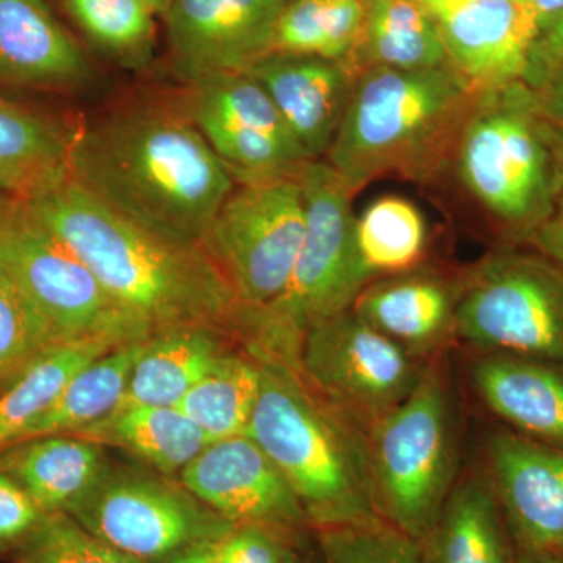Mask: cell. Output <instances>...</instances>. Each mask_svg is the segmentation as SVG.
Masks as SVG:
<instances>
[{"mask_svg":"<svg viewBox=\"0 0 563 563\" xmlns=\"http://www.w3.org/2000/svg\"><path fill=\"white\" fill-rule=\"evenodd\" d=\"M69 176L162 239L201 244L236 184L181 107L132 106L74 129Z\"/></svg>","mask_w":563,"mask_h":563,"instance_id":"6da1fadb","label":"cell"},{"mask_svg":"<svg viewBox=\"0 0 563 563\" xmlns=\"http://www.w3.org/2000/svg\"><path fill=\"white\" fill-rule=\"evenodd\" d=\"M21 201L152 332L211 325L243 343L250 309L202 244L174 243L146 231L69 174Z\"/></svg>","mask_w":563,"mask_h":563,"instance_id":"7a4b0ae2","label":"cell"},{"mask_svg":"<svg viewBox=\"0 0 563 563\" xmlns=\"http://www.w3.org/2000/svg\"><path fill=\"white\" fill-rule=\"evenodd\" d=\"M479 92L450 63L363 70L325 162L354 196L384 177L439 179Z\"/></svg>","mask_w":563,"mask_h":563,"instance_id":"3957f363","label":"cell"},{"mask_svg":"<svg viewBox=\"0 0 563 563\" xmlns=\"http://www.w3.org/2000/svg\"><path fill=\"white\" fill-rule=\"evenodd\" d=\"M261 365L251 437L290 484L314 529L380 518L365 432L310 387L298 366L244 346Z\"/></svg>","mask_w":563,"mask_h":563,"instance_id":"277c9868","label":"cell"},{"mask_svg":"<svg viewBox=\"0 0 563 563\" xmlns=\"http://www.w3.org/2000/svg\"><path fill=\"white\" fill-rule=\"evenodd\" d=\"M450 166L463 190L507 239L525 246L558 198L547 125L523 81L481 91Z\"/></svg>","mask_w":563,"mask_h":563,"instance_id":"5b68a950","label":"cell"},{"mask_svg":"<svg viewBox=\"0 0 563 563\" xmlns=\"http://www.w3.org/2000/svg\"><path fill=\"white\" fill-rule=\"evenodd\" d=\"M306 231L291 279L279 298L250 310L246 346L298 366L306 333L351 309L373 282L355 243L354 195L325 161H310L298 176Z\"/></svg>","mask_w":563,"mask_h":563,"instance_id":"8992f818","label":"cell"},{"mask_svg":"<svg viewBox=\"0 0 563 563\" xmlns=\"http://www.w3.org/2000/svg\"><path fill=\"white\" fill-rule=\"evenodd\" d=\"M453 413L437 357L409 398L365 433L376 512L417 543L431 531L459 477Z\"/></svg>","mask_w":563,"mask_h":563,"instance_id":"52a82bcc","label":"cell"},{"mask_svg":"<svg viewBox=\"0 0 563 563\" xmlns=\"http://www.w3.org/2000/svg\"><path fill=\"white\" fill-rule=\"evenodd\" d=\"M0 269L43 318L57 343L143 342L150 325L125 310L91 269L13 198L0 243Z\"/></svg>","mask_w":563,"mask_h":563,"instance_id":"ba28073f","label":"cell"},{"mask_svg":"<svg viewBox=\"0 0 563 563\" xmlns=\"http://www.w3.org/2000/svg\"><path fill=\"white\" fill-rule=\"evenodd\" d=\"M455 336L476 352L563 363V268L503 246L462 272Z\"/></svg>","mask_w":563,"mask_h":563,"instance_id":"9c48e42d","label":"cell"},{"mask_svg":"<svg viewBox=\"0 0 563 563\" xmlns=\"http://www.w3.org/2000/svg\"><path fill=\"white\" fill-rule=\"evenodd\" d=\"M77 523L141 563H162L196 543L218 542L236 528L154 470L113 468L68 509Z\"/></svg>","mask_w":563,"mask_h":563,"instance_id":"30bf717a","label":"cell"},{"mask_svg":"<svg viewBox=\"0 0 563 563\" xmlns=\"http://www.w3.org/2000/svg\"><path fill=\"white\" fill-rule=\"evenodd\" d=\"M306 214L298 177L236 185L202 239L250 310L285 291L301 251Z\"/></svg>","mask_w":563,"mask_h":563,"instance_id":"8fae6325","label":"cell"},{"mask_svg":"<svg viewBox=\"0 0 563 563\" xmlns=\"http://www.w3.org/2000/svg\"><path fill=\"white\" fill-rule=\"evenodd\" d=\"M426 365L352 309L313 325L298 358L310 387L365 433L409 398Z\"/></svg>","mask_w":563,"mask_h":563,"instance_id":"7c38bea8","label":"cell"},{"mask_svg":"<svg viewBox=\"0 0 563 563\" xmlns=\"http://www.w3.org/2000/svg\"><path fill=\"white\" fill-rule=\"evenodd\" d=\"M187 85L180 107L236 185L298 177L310 162L251 74H217Z\"/></svg>","mask_w":563,"mask_h":563,"instance_id":"4fadbf2b","label":"cell"},{"mask_svg":"<svg viewBox=\"0 0 563 563\" xmlns=\"http://www.w3.org/2000/svg\"><path fill=\"white\" fill-rule=\"evenodd\" d=\"M290 0H169L162 14L174 70L191 81L246 73L274 52L282 11Z\"/></svg>","mask_w":563,"mask_h":563,"instance_id":"5bb4252c","label":"cell"},{"mask_svg":"<svg viewBox=\"0 0 563 563\" xmlns=\"http://www.w3.org/2000/svg\"><path fill=\"white\" fill-rule=\"evenodd\" d=\"M177 479L235 526H262L287 536L310 526L290 484L251 437L210 443Z\"/></svg>","mask_w":563,"mask_h":563,"instance_id":"9a60e30c","label":"cell"},{"mask_svg":"<svg viewBox=\"0 0 563 563\" xmlns=\"http://www.w3.org/2000/svg\"><path fill=\"white\" fill-rule=\"evenodd\" d=\"M484 455L518 550L558 553L563 544V451L504 426L488 433Z\"/></svg>","mask_w":563,"mask_h":563,"instance_id":"2e32d148","label":"cell"},{"mask_svg":"<svg viewBox=\"0 0 563 563\" xmlns=\"http://www.w3.org/2000/svg\"><path fill=\"white\" fill-rule=\"evenodd\" d=\"M462 273L420 265L366 285L351 309L420 362H431L457 342L455 314Z\"/></svg>","mask_w":563,"mask_h":563,"instance_id":"e0dca14e","label":"cell"},{"mask_svg":"<svg viewBox=\"0 0 563 563\" xmlns=\"http://www.w3.org/2000/svg\"><path fill=\"white\" fill-rule=\"evenodd\" d=\"M439 27L451 68L477 91L523 80L539 33L523 0H463Z\"/></svg>","mask_w":563,"mask_h":563,"instance_id":"ac0fdd59","label":"cell"},{"mask_svg":"<svg viewBox=\"0 0 563 563\" xmlns=\"http://www.w3.org/2000/svg\"><path fill=\"white\" fill-rule=\"evenodd\" d=\"M246 73L268 92L310 161H322L350 106L357 74L343 62L276 51Z\"/></svg>","mask_w":563,"mask_h":563,"instance_id":"d6986e66","label":"cell"},{"mask_svg":"<svg viewBox=\"0 0 563 563\" xmlns=\"http://www.w3.org/2000/svg\"><path fill=\"white\" fill-rule=\"evenodd\" d=\"M470 383L510 431L563 451V363L476 352Z\"/></svg>","mask_w":563,"mask_h":563,"instance_id":"ffe728a7","label":"cell"},{"mask_svg":"<svg viewBox=\"0 0 563 563\" xmlns=\"http://www.w3.org/2000/svg\"><path fill=\"white\" fill-rule=\"evenodd\" d=\"M91 66L44 0H0V81L44 90H74Z\"/></svg>","mask_w":563,"mask_h":563,"instance_id":"44dd1931","label":"cell"},{"mask_svg":"<svg viewBox=\"0 0 563 563\" xmlns=\"http://www.w3.org/2000/svg\"><path fill=\"white\" fill-rule=\"evenodd\" d=\"M418 548L421 563H517V543L484 466L457 477Z\"/></svg>","mask_w":563,"mask_h":563,"instance_id":"7402d4cb","label":"cell"},{"mask_svg":"<svg viewBox=\"0 0 563 563\" xmlns=\"http://www.w3.org/2000/svg\"><path fill=\"white\" fill-rule=\"evenodd\" d=\"M231 333L191 324L152 333L133 366L121 406L177 407L236 347Z\"/></svg>","mask_w":563,"mask_h":563,"instance_id":"603a6c76","label":"cell"},{"mask_svg":"<svg viewBox=\"0 0 563 563\" xmlns=\"http://www.w3.org/2000/svg\"><path fill=\"white\" fill-rule=\"evenodd\" d=\"M107 466L106 448L76 435L36 437L0 454V472L24 488L44 514L65 512Z\"/></svg>","mask_w":563,"mask_h":563,"instance_id":"cb8c5ba5","label":"cell"},{"mask_svg":"<svg viewBox=\"0 0 563 563\" xmlns=\"http://www.w3.org/2000/svg\"><path fill=\"white\" fill-rule=\"evenodd\" d=\"M74 129L44 111L0 98V191L24 199L68 176Z\"/></svg>","mask_w":563,"mask_h":563,"instance_id":"d4e9b609","label":"cell"},{"mask_svg":"<svg viewBox=\"0 0 563 563\" xmlns=\"http://www.w3.org/2000/svg\"><path fill=\"white\" fill-rule=\"evenodd\" d=\"M69 435L118 448L166 476L179 474L210 444L179 407L121 406Z\"/></svg>","mask_w":563,"mask_h":563,"instance_id":"484cf974","label":"cell"},{"mask_svg":"<svg viewBox=\"0 0 563 563\" xmlns=\"http://www.w3.org/2000/svg\"><path fill=\"white\" fill-rule=\"evenodd\" d=\"M361 2V35L343 62L357 76L372 68L422 69L448 65L439 21L417 0Z\"/></svg>","mask_w":563,"mask_h":563,"instance_id":"4316f807","label":"cell"},{"mask_svg":"<svg viewBox=\"0 0 563 563\" xmlns=\"http://www.w3.org/2000/svg\"><path fill=\"white\" fill-rule=\"evenodd\" d=\"M144 342L122 344L87 363L70 377L51 409L33 422L24 440L69 435L117 410Z\"/></svg>","mask_w":563,"mask_h":563,"instance_id":"83f0119b","label":"cell"},{"mask_svg":"<svg viewBox=\"0 0 563 563\" xmlns=\"http://www.w3.org/2000/svg\"><path fill=\"white\" fill-rule=\"evenodd\" d=\"M261 384L257 358L240 344L202 377L177 407L201 429L210 443L221 442L246 433Z\"/></svg>","mask_w":563,"mask_h":563,"instance_id":"f1b7e54d","label":"cell"},{"mask_svg":"<svg viewBox=\"0 0 563 563\" xmlns=\"http://www.w3.org/2000/svg\"><path fill=\"white\" fill-rule=\"evenodd\" d=\"M117 346L101 342L57 344L0 390V454L22 442L80 368Z\"/></svg>","mask_w":563,"mask_h":563,"instance_id":"f546056e","label":"cell"},{"mask_svg":"<svg viewBox=\"0 0 563 563\" xmlns=\"http://www.w3.org/2000/svg\"><path fill=\"white\" fill-rule=\"evenodd\" d=\"M358 257L372 279L422 265L428 250V222L409 199L384 196L355 221Z\"/></svg>","mask_w":563,"mask_h":563,"instance_id":"4dcf8cb0","label":"cell"},{"mask_svg":"<svg viewBox=\"0 0 563 563\" xmlns=\"http://www.w3.org/2000/svg\"><path fill=\"white\" fill-rule=\"evenodd\" d=\"M362 21L361 0H290L277 21L274 51L344 62Z\"/></svg>","mask_w":563,"mask_h":563,"instance_id":"1f68e13d","label":"cell"},{"mask_svg":"<svg viewBox=\"0 0 563 563\" xmlns=\"http://www.w3.org/2000/svg\"><path fill=\"white\" fill-rule=\"evenodd\" d=\"M73 20L102 51L125 63L151 57L155 11L144 0H65Z\"/></svg>","mask_w":563,"mask_h":563,"instance_id":"d6a6232c","label":"cell"},{"mask_svg":"<svg viewBox=\"0 0 563 563\" xmlns=\"http://www.w3.org/2000/svg\"><path fill=\"white\" fill-rule=\"evenodd\" d=\"M57 344L43 318L0 269V390Z\"/></svg>","mask_w":563,"mask_h":563,"instance_id":"836d02e7","label":"cell"},{"mask_svg":"<svg viewBox=\"0 0 563 563\" xmlns=\"http://www.w3.org/2000/svg\"><path fill=\"white\" fill-rule=\"evenodd\" d=\"M324 563H417L420 548L383 518L317 529Z\"/></svg>","mask_w":563,"mask_h":563,"instance_id":"e575fe53","label":"cell"},{"mask_svg":"<svg viewBox=\"0 0 563 563\" xmlns=\"http://www.w3.org/2000/svg\"><path fill=\"white\" fill-rule=\"evenodd\" d=\"M10 563H141L77 523L66 512L47 514L38 531Z\"/></svg>","mask_w":563,"mask_h":563,"instance_id":"d590c367","label":"cell"},{"mask_svg":"<svg viewBox=\"0 0 563 563\" xmlns=\"http://www.w3.org/2000/svg\"><path fill=\"white\" fill-rule=\"evenodd\" d=\"M46 515L24 488L0 472V561L20 553Z\"/></svg>","mask_w":563,"mask_h":563,"instance_id":"8d00e7d4","label":"cell"},{"mask_svg":"<svg viewBox=\"0 0 563 563\" xmlns=\"http://www.w3.org/2000/svg\"><path fill=\"white\" fill-rule=\"evenodd\" d=\"M287 533L262 526H236L217 543V563H285Z\"/></svg>","mask_w":563,"mask_h":563,"instance_id":"74e56055","label":"cell"},{"mask_svg":"<svg viewBox=\"0 0 563 563\" xmlns=\"http://www.w3.org/2000/svg\"><path fill=\"white\" fill-rule=\"evenodd\" d=\"M563 68V11L532 41L523 74L526 87L536 90Z\"/></svg>","mask_w":563,"mask_h":563,"instance_id":"f35d334b","label":"cell"},{"mask_svg":"<svg viewBox=\"0 0 563 563\" xmlns=\"http://www.w3.org/2000/svg\"><path fill=\"white\" fill-rule=\"evenodd\" d=\"M526 244L563 268V190L555 198L547 220L532 232Z\"/></svg>","mask_w":563,"mask_h":563,"instance_id":"ab89813d","label":"cell"},{"mask_svg":"<svg viewBox=\"0 0 563 563\" xmlns=\"http://www.w3.org/2000/svg\"><path fill=\"white\" fill-rule=\"evenodd\" d=\"M537 113L550 124L563 125V68L532 90Z\"/></svg>","mask_w":563,"mask_h":563,"instance_id":"60d3db41","label":"cell"},{"mask_svg":"<svg viewBox=\"0 0 563 563\" xmlns=\"http://www.w3.org/2000/svg\"><path fill=\"white\" fill-rule=\"evenodd\" d=\"M220 542V540H218ZM202 542L185 548L162 563H217V543Z\"/></svg>","mask_w":563,"mask_h":563,"instance_id":"b9f144b4","label":"cell"},{"mask_svg":"<svg viewBox=\"0 0 563 563\" xmlns=\"http://www.w3.org/2000/svg\"><path fill=\"white\" fill-rule=\"evenodd\" d=\"M523 2L531 11L539 33L548 27L563 11V0H523Z\"/></svg>","mask_w":563,"mask_h":563,"instance_id":"7bdbcfd3","label":"cell"},{"mask_svg":"<svg viewBox=\"0 0 563 563\" xmlns=\"http://www.w3.org/2000/svg\"><path fill=\"white\" fill-rule=\"evenodd\" d=\"M547 125V140L550 144L551 155H553L555 180H558V190H563V125L550 124L544 121Z\"/></svg>","mask_w":563,"mask_h":563,"instance_id":"ee69618b","label":"cell"},{"mask_svg":"<svg viewBox=\"0 0 563 563\" xmlns=\"http://www.w3.org/2000/svg\"><path fill=\"white\" fill-rule=\"evenodd\" d=\"M417 2L421 3V5L439 21L444 14L450 13L455 7L461 5L463 0H417Z\"/></svg>","mask_w":563,"mask_h":563,"instance_id":"f6af8a7d","label":"cell"},{"mask_svg":"<svg viewBox=\"0 0 563 563\" xmlns=\"http://www.w3.org/2000/svg\"><path fill=\"white\" fill-rule=\"evenodd\" d=\"M517 563H563V559L555 553H532V551L518 550Z\"/></svg>","mask_w":563,"mask_h":563,"instance_id":"bcb514c9","label":"cell"},{"mask_svg":"<svg viewBox=\"0 0 563 563\" xmlns=\"http://www.w3.org/2000/svg\"><path fill=\"white\" fill-rule=\"evenodd\" d=\"M11 202L13 198L0 191V243H2L3 231H5L7 218H9Z\"/></svg>","mask_w":563,"mask_h":563,"instance_id":"7dc6e473","label":"cell"},{"mask_svg":"<svg viewBox=\"0 0 563 563\" xmlns=\"http://www.w3.org/2000/svg\"><path fill=\"white\" fill-rule=\"evenodd\" d=\"M144 2L155 11V14L165 13V10L168 9L169 5V0H144Z\"/></svg>","mask_w":563,"mask_h":563,"instance_id":"c3c4849f","label":"cell"},{"mask_svg":"<svg viewBox=\"0 0 563 563\" xmlns=\"http://www.w3.org/2000/svg\"><path fill=\"white\" fill-rule=\"evenodd\" d=\"M285 563H306L302 561L301 558H299L298 554L295 553V551L288 550L287 558H285Z\"/></svg>","mask_w":563,"mask_h":563,"instance_id":"681fc988","label":"cell"},{"mask_svg":"<svg viewBox=\"0 0 563 563\" xmlns=\"http://www.w3.org/2000/svg\"><path fill=\"white\" fill-rule=\"evenodd\" d=\"M555 554H559V555H561V558L563 559V544H562V548H561V550H559V551H558V553H555Z\"/></svg>","mask_w":563,"mask_h":563,"instance_id":"f907efd6","label":"cell"},{"mask_svg":"<svg viewBox=\"0 0 563 563\" xmlns=\"http://www.w3.org/2000/svg\"><path fill=\"white\" fill-rule=\"evenodd\" d=\"M417 563H421V561H420V558H418V561H417Z\"/></svg>","mask_w":563,"mask_h":563,"instance_id":"816d5d0a","label":"cell"}]
</instances>
